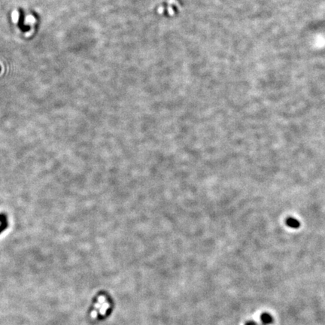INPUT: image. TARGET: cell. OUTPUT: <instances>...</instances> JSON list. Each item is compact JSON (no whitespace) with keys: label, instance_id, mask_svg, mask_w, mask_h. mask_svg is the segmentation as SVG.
<instances>
[{"label":"cell","instance_id":"1","mask_svg":"<svg viewBox=\"0 0 325 325\" xmlns=\"http://www.w3.org/2000/svg\"><path fill=\"white\" fill-rule=\"evenodd\" d=\"M25 15L24 12H23V10L20 9L19 10V20H18V26L19 29L21 30L22 32H27L30 30V26H26L25 25Z\"/></svg>","mask_w":325,"mask_h":325},{"label":"cell","instance_id":"2","mask_svg":"<svg viewBox=\"0 0 325 325\" xmlns=\"http://www.w3.org/2000/svg\"><path fill=\"white\" fill-rule=\"evenodd\" d=\"M260 321L262 324L264 325H269V324H272L274 323V318L270 313L267 312H263L262 314L260 316Z\"/></svg>","mask_w":325,"mask_h":325},{"label":"cell","instance_id":"3","mask_svg":"<svg viewBox=\"0 0 325 325\" xmlns=\"http://www.w3.org/2000/svg\"><path fill=\"white\" fill-rule=\"evenodd\" d=\"M286 224L288 227L294 229H297L300 227V223H299V221L294 218H287Z\"/></svg>","mask_w":325,"mask_h":325},{"label":"cell","instance_id":"4","mask_svg":"<svg viewBox=\"0 0 325 325\" xmlns=\"http://www.w3.org/2000/svg\"><path fill=\"white\" fill-rule=\"evenodd\" d=\"M8 227L7 215L2 213L0 214V233L3 232Z\"/></svg>","mask_w":325,"mask_h":325},{"label":"cell","instance_id":"5","mask_svg":"<svg viewBox=\"0 0 325 325\" xmlns=\"http://www.w3.org/2000/svg\"><path fill=\"white\" fill-rule=\"evenodd\" d=\"M253 323H254V321H248L246 323H245V325H253Z\"/></svg>","mask_w":325,"mask_h":325},{"label":"cell","instance_id":"6","mask_svg":"<svg viewBox=\"0 0 325 325\" xmlns=\"http://www.w3.org/2000/svg\"><path fill=\"white\" fill-rule=\"evenodd\" d=\"M0 70H1V68H0Z\"/></svg>","mask_w":325,"mask_h":325},{"label":"cell","instance_id":"7","mask_svg":"<svg viewBox=\"0 0 325 325\" xmlns=\"http://www.w3.org/2000/svg\"><path fill=\"white\" fill-rule=\"evenodd\" d=\"M261 325H264V324H261Z\"/></svg>","mask_w":325,"mask_h":325}]
</instances>
